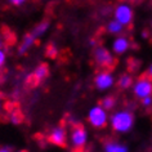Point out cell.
Listing matches in <instances>:
<instances>
[{
    "label": "cell",
    "instance_id": "obj_1",
    "mask_svg": "<svg viewBox=\"0 0 152 152\" xmlns=\"http://www.w3.org/2000/svg\"><path fill=\"white\" fill-rule=\"evenodd\" d=\"M133 121H134V116L130 111L117 112L112 116V128L120 133L128 132L133 126Z\"/></svg>",
    "mask_w": 152,
    "mask_h": 152
},
{
    "label": "cell",
    "instance_id": "obj_2",
    "mask_svg": "<svg viewBox=\"0 0 152 152\" xmlns=\"http://www.w3.org/2000/svg\"><path fill=\"white\" fill-rule=\"evenodd\" d=\"M94 61L99 67H102L104 71H110L116 66V59L113 58L106 48H97L94 50Z\"/></svg>",
    "mask_w": 152,
    "mask_h": 152
},
{
    "label": "cell",
    "instance_id": "obj_3",
    "mask_svg": "<svg viewBox=\"0 0 152 152\" xmlns=\"http://www.w3.org/2000/svg\"><path fill=\"white\" fill-rule=\"evenodd\" d=\"M71 128H72V144L74 147H84V144L86 143V132L85 128L83 126V124L77 123V121H71Z\"/></svg>",
    "mask_w": 152,
    "mask_h": 152
},
{
    "label": "cell",
    "instance_id": "obj_4",
    "mask_svg": "<svg viewBox=\"0 0 152 152\" xmlns=\"http://www.w3.org/2000/svg\"><path fill=\"white\" fill-rule=\"evenodd\" d=\"M134 93L139 98H144L152 94V80L147 76V74H143L139 77V81L134 86Z\"/></svg>",
    "mask_w": 152,
    "mask_h": 152
},
{
    "label": "cell",
    "instance_id": "obj_5",
    "mask_svg": "<svg viewBox=\"0 0 152 152\" xmlns=\"http://www.w3.org/2000/svg\"><path fill=\"white\" fill-rule=\"evenodd\" d=\"M89 121L90 124L93 125L94 128H98V129H102L106 126V121H107V117H106V112L101 107H94L90 110L89 112Z\"/></svg>",
    "mask_w": 152,
    "mask_h": 152
},
{
    "label": "cell",
    "instance_id": "obj_6",
    "mask_svg": "<svg viewBox=\"0 0 152 152\" xmlns=\"http://www.w3.org/2000/svg\"><path fill=\"white\" fill-rule=\"evenodd\" d=\"M49 142L56 144L58 147H67V137H66V129L62 125L57 126L52 130L50 135H49Z\"/></svg>",
    "mask_w": 152,
    "mask_h": 152
},
{
    "label": "cell",
    "instance_id": "obj_7",
    "mask_svg": "<svg viewBox=\"0 0 152 152\" xmlns=\"http://www.w3.org/2000/svg\"><path fill=\"white\" fill-rule=\"evenodd\" d=\"M115 17H116V21H119L121 25H129L133 18V12L130 7L125 4L119 5L115 10Z\"/></svg>",
    "mask_w": 152,
    "mask_h": 152
},
{
    "label": "cell",
    "instance_id": "obj_8",
    "mask_svg": "<svg viewBox=\"0 0 152 152\" xmlns=\"http://www.w3.org/2000/svg\"><path fill=\"white\" fill-rule=\"evenodd\" d=\"M112 83H113V79H112V76L110 75L108 71H103L96 76V86L101 90L110 88V86L112 85Z\"/></svg>",
    "mask_w": 152,
    "mask_h": 152
},
{
    "label": "cell",
    "instance_id": "obj_9",
    "mask_svg": "<svg viewBox=\"0 0 152 152\" xmlns=\"http://www.w3.org/2000/svg\"><path fill=\"white\" fill-rule=\"evenodd\" d=\"M35 40H36V39L32 36V34H31V32L27 34V35H26V36L23 37V40H22L21 47H20V49H18V50H20V54H23V53L27 52L28 49L32 47V44L35 43Z\"/></svg>",
    "mask_w": 152,
    "mask_h": 152
},
{
    "label": "cell",
    "instance_id": "obj_10",
    "mask_svg": "<svg viewBox=\"0 0 152 152\" xmlns=\"http://www.w3.org/2000/svg\"><path fill=\"white\" fill-rule=\"evenodd\" d=\"M34 75H35V77H36V80L41 83L44 80V79H47L48 77V75H49V67H48V64H40L39 67L36 68L35 71H34Z\"/></svg>",
    "mask_w": 152,
    "mask_h": 152
},
{
    "label": "cell",
    "instance_id": "obj_11",
    "mask_svg": "<svg viewBox=\"0 0 152 152\" xmlns=\"http://www.w3.org/2000/svg\"><path fill=\"white\" fill-rule=\"evenodd\" d=\"M129 48V43L125 37H119L113 43V50L116 53H124Z\"/></svg>",
    "mask_w": 152,
    "mask_h": 152
},
{
    "label": "cell",
    "instance_id": "obj_12",
    "mask_svg": "<svg viewBox=\"0 0 152 152\" xmlns=\"http://www.w3.org/2000/svg\"><path fill=\"white\" fill-rule=\"evenodd\" d=\"M115 104H116V98L113 96H108V97H106V98H103V99L99 101V106L103 110H106V111L112 110Z\"/></svg>",
    "mask_w": 152,
    "mask_h": 152
},
{
    "label": "cell",
    "instance_id": "obj_13",
    "mask_svg": "<svg viewBox=\"0 0 152 152\" xmlns=\"http://www.w3.org/2000/svg\"><path fill=\"white\" fill-rule=\"evenodd\" d=\"M48 28H49V22L48 21H44V22H41V23L37 25L36 27L31 31V34H32V36L35 37V39H37V37H40Z\"/></svg>",
    "mask_w": 152,
    "mask_h": 152
},
{
    "label": "cell",
    "instance_id": "obj_14",
    "mask_svg": "<svg viewBox=\"0 0 152 152\" xmlns=\"http://www.w3.org/2000/svg\"><path fill=\"white\" fill-rule=\"evenodd\" d=\"M132 83H133V79L130 77V75H123L120 77L119 83H117V85L121 89H128V88H130Z\"/></svg>",
    "mask_w": 152,
    "mask_h": 152
},
{
    "label": "cell",
    "instance_id": "obj_15",
    "mask_svg": "<svg viewBox=\"0 0 152 152\" xmlns=\"http://www.w3.org/2000/svg\"><path fill=\"white\" fill-rule=\"evenodd\" d=\"M108 31L111 34H119L123 31V25L119 21H112L108 23Z\"/></svg>",
    "mask_w": 152,
    "mask_h": 152
},
{
    "label": "cell",
    "instance_id": "obj_16",
    "mask_svg": "<svg viewBox=\"0 0 152 152\" xmlns=\"http://www.w3.org/2000/svg\"><path fill=\"white\" fill-rule=\"evenodd\" d=\"M106 151L107 152H128L126 147L120 146V144H115V143H110L106 146Z\"/></svg>",
    "mask_w": 152,
    "mask_h": 152
},
{
    "label": "cell",
    "instance_id": "obj_17",
    "mask_svg": "<svg viewBox=\"0 0 152 152\" xmlns=\"http://www.w3.org/2000/svg\"><path fill=\"white\" fill-rule=\"evenodd\" d=\"M128 66H129V71L135 72L140 67V62H139V61H137V59H134V58H129Z\"/></svg>",
    "mask_w": 152,
    "mask_h": 152
},
{
    "label": "cell",
    "instance_id": "obj_18",
    "mask_svg": "<svg viewBox=\"0 0 152 152\" xmlns=\"http://www.w3.org/2000/svg\"><path fill=\"white\" fill-rule=\"evenodd\" d=\"M57 52H58V50H57V48L53 44H50L47 48V56L49 57V58H56V57H57Z\"/></svg>",
    "mask_w": 152,
    "mask_h": 152
},
{
    "label": "cell",
    "instance_id": "obj_19",
    "mask_svg": "<svg viewBox=\"0 0 152 152\" xmlns=\"http://www.w3.org/2000/svg\"><path fill=\"white\" fill-rule=\"evenodd\" d=\"M151 103H152V97L151 96H147V97L142 98V104L143 106H151Z\"/></svg>",
    "mask_w": 152,
    "mask_h": 152
},
{
    "label": "cell",
    "instance_id": "obj_20",
    "mask_svg": "<svg viewBox=\"0 0 152 152\" xmlns=\"http://www.w3.org/2000/svg\"><path fill=\"white\" fill-rule=\"evenodd\" d=\"M4 62H5V54L3 50H0V67H3Z\"/></svg>",
    "mask_w": 152,
    "mask_h": 152
},
{
    "label": "cell",
    "instance_id": "obj_21",
    "mask_svg": "<svg viewBox=\"0 0 152 152\" xmlns=\"http://www.w3.org/2000/svg\"><path fill=\"white\" fill-rule=\"evenodd\" d=\"M26 1V0H10V3L14 5H21V4H23V3Z\"/></svg>",
    "mask_w": 152,
    "mask_h": 152
},
{
    "label": "cell",
    "instance_id": "obj_22",
    "mask_svg": "<svg viewBox=\"0 0 152 152\" xmlns=\"http://www.w3.org/2000/svg\"><path fill=\"white\" fill-rule=\"evenodd\" d=\"M0 152H12V148H9V147H3V148H0Z\"/></svg>",
    "mask_w": 152,
    "mask_h": 152
},
{
    "label": "cell",
    "instance_id": "obj_23",
    "mask_svg": "<svg viewBox=\"0 0 152 152\" xmlns=\"http://www.w3.org/2000/svg\"><path fill=\"white\" fill-rule=\"evenodd\" d=\"M146 74H147V76H148V77H150L151 80H152V66L150 67V70H148V71L146 72Z\"/></svg>",
    "mask_w": 152,
    "mask_h": 152
},
{
    "label": "cell",
    "instance_id": "obj_24",
    "mask_svg": "<svg viewBox=\"0 0 152 152\" xmlns=\"http://www.w3.org/2000/svg\"><path fill=\"white\" fill-rule=\"evenodd\" d=\"M1 44H3V43H1V40H0V47H1Z\"/></svg>",
    "mask_w": 152,
    "mask_h": 152
},
{
    "label": "cell",
    "instance_id": "obj_25",
    "mask_svg": "<svg viewBox=\"0 0 152 152\" xmlns=\"http://www.w3.org/2000/svg\"><path fill=\"white\" fill-rule=\"evenodd\" d=\"M20 152H27V151H25V150H23V151H20Z\"/></svg>",
    "mask_w": 152,
    "mask_h": 152
}]
</instances>
